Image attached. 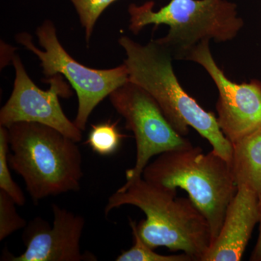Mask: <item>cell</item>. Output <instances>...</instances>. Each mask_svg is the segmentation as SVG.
I'll use <instances>...</instances> for the list:
<instances>
[{"label":"cell","mask_w":261,"mask_h":261,"mask_svg":"<svg viewBox=\"0 0 261 261\" xmlns=\"http://www.w3.org/2000/svg\"><path fill=\"white\" fill-rule=\"evenodd\" d=\"M177 190L152 185L140 177L126 182L108 199L106 216L115 208L139 207L146 219L137 224L139 236L151 248L167 247L203 261L213 243L208 221L189 198L177 197Z\"/></svg>","instance_id":"obj_1"},{"label":"cell","mask_w":261,"mask_h":261,"mask_svg":"<svg viewBox=\"0 0 261 261\" xmlns=\"http://www.w3.org/2000/svg\"><path fill=\"white\" fill-rule=\"evenodd\" d=\"M118 43L126 53L123 63L128 80L154 98L174 130L187 137L191 126L208 141L215 153L231 164L232 144L223 135L214 113L204 110L181 87L171 53L156 40L141 44L123 36Z\"/></svg>","instance_id":"obj_2"},{"label":"cell","mask_w":261,"mask_h":261,"mask_svg":"<svg viewBox=\"0 0 261 261\" xmlns=\"http://www.w3.org/2000/svg\"><path fill=\"white\" fill-rule=\"evenodd\" d=\"M7 128L10 167L23 178L34 202L80 190L84 172L78 142L41 123L18 122Z\"/></svg>","instance_id":"obj_3"},{"label":"cell","mask_w":261,"mask_h":261,"mask_svg":"<svg viewBox=\"0 0 261 261\" xmlns=\"http://www.w3.org/2000/svg\"><path fill=\"white\" fill-rule=\"evenodd\" d=\"M154 6L153 1L130 4L128 28L138 34L147 25H167L168 34L155 40L178 61L205 41H232L245 25L238 5L228 0H171L157 11Z\"/></svg>","instance_id":"obj_4"},{"label":"cell","mask_w":261,"mask_h":261,"mask_svg":"<svg viewBox=\"0 0 261 261\" xmlns=\"http://www.w3.org/2000/svg\"><path fill=\"white\" fill-rule=\"evenodd\" d=\"M142 177L157 186L185 190L208 221L214 243L238 191L231 163L213 150L205 153L192 145L160 154L147 164Z\"/></svg>","instance_id":"obj_5"},{"label":"cell","mask_w":261,"mask_h":261,"mask_svg":"<svg viewBox=\"0 0 261 261\" xmlns=\"http://www.w3.org/2000/svg\"><path fill=\"white\" fill-rule=\"evenodd\" d=\"M39 49L27 32L19 33L15 37L17 42L32 51L41 62L42 72L47 79L57 74L65 77L74 89L78 97V111L75 124L82 132L87 128L89 116L105 98L128 80L126 65L110 69L89 68L70 56L58 39L56 25L46 20L36 31Z\"/></svg>","instance_id":"obj_6"},{"label":"cell","mask_w":261,"mask_h":261,"mask_svg":"<svg viewBox=\"0 0 261 261\" xmlns=\"http://www.w3.org/2000/svg\"><path fill=\"white\" fill-rule=\"evenodd\" d=\"M109 99L135 138L136 162L133 168L126 171V182L142 177L153 156L192 146L190 140L170 124L154 98L137 84L128 81L115 89Z\"/></svg>","instance_id":"obj_7"},{"label":"cell","mask_w":261,"mask_h":261,"mask_svg":"<svg viewBox=\"0 0 261 261\" xmlns=\"http://www.w3.org/2000/svg\"><path fill=\"white\" fill-rule=\"evenodd\" d=\"M186 61L202 66L219 92L216 102L218 124L232 145L261 128V82L237 84L228 80L211 54L210 41L200 43Z\"/></svg>","instance_id":"obj_8"},{"label":"cell","mask_w":261,"mask_h":261,"mask_svg":"<svg viewBox=\"0 0 261 261\" xmlns=\"http://www.w3.org/2000/svg\"><path fill=\"white\" fill-rule=\"evenodd\" d=\"M15 77L11 95L0 111V126L8 127L18 122H33L56 128L75 142L82 140V130L71 121L61 107L59 96L68 97L70 91L63 76L48 79L50 87L42 90L27 73L18 56L12 58Z\"/></svg>","instance_id":"obj_9"},{"label":"cell","mask_w":261,"mask_h":261,"mask_svg":"<svg viewBox=\"0 0 261 261\" xmlns=\"http://www.w3.org/2000/svg\"><path fill=\"white\" fill-rule=\"evenodd\" d=\"M53 226L40 218L34 219L24 235L25 250L18 256L6 253L4 260L82 261L96 260L93 254L82 253L81 239L85 219L81 215L51 205Z\"/></svg>","instance_id":"obj_10"},{"label":"cell","mask_w":261,"mask_h":261,"mask_svg":"<svg viewBox=\"0 0 261 261\" xmlns=\"http://www.w3.org/2000/svg\"><path fill=\"white\" fill-rule=\"evenodd\" d=\"M259 221L258 195L247 187H238V191L228 206L219 236L203 261L241 260Z\"/></svg>","instance_id":"obj_11"},{"label":"cell","mask_w":261,"mask_h":261,"mask_svg":"<svg viewBox=\"0 0 261 261\" xmlns=\"http://www.w3.org/2000/svg\"><path fill=\"white\" fill-rule=\"evenodd\" d=\"M231 166L238 187L261 195V128L233 145Z\"/></svg>","instance_id":"obj_12"},{"label":"cell","mask_w":261,"mask_h":261,"mask_svg":"<svg viewBox=\"0 0 261 261\" xmlns=\"http://www.w3.org/2000/svg\"><path fill=\"white\" fill-rule=\"evenodd\" d=\"M117 124L118 121L112 123L108 121L92 125L86 143L88 144L94 152L100 155L115 153L121 140L126 137L118 130Z\"/></svg>","instance_id":"obj_13"},{"label":"cell","mask_w":261,"mask_h":261,"mask_svg":"<svg viewBox=\"0 0 261 261\" xmlns=\"http://www.w3.org/2000/svg\"><path fill=\"white\" fill-rule=\"evenodd\" d=\"M129 224L134 237L133 247L129 250L122 252L116 257L117 261H195L193 257L188 254L182 252L178 255H164L157 253L154 249L151 248L139 236L137 230V224L129 219Z\"/></svg>","instance_id":"obj_14"},{"label":"cell","mask_w":261,"mask_h":261,"mask_svg":"<svg viewBox=\"0 0 261 261\" xmlns=\"http://www.w3.org/2000/svg\"><path fill=\"white\" fill-rule=\"evenodd\" d=\"M9 150L8 128L0 126V190L8 194L17 205L23 206L25 203V195L10 173Z\"/></svg>","instance_id":"obj_15"},{"label":"cell","mask_w":261,"mask_h":261,"mask_svg":"<svg viewBox=\"0 0 261 261\" xmlns=\"http://www.w3.org/2000/svg\"><path fill=\"white\" fill-rule=\"evenodd\" d=\"M74 7L84 29L86 42L89 44L99 16L117 0H69Z\"/></svg>","instance_id":"obj_16"},{"label":"cell","mask_w":261,"mask_h":261,"mask_svg":"<svg viewBox=\"0 0 261 261\" xmlns=\"http://www.w3.org/2000/svg\"><path fill=\"white\" fill-rule=\"evenodd\" d=\"M16 205L8 194L0 190V241L27 227V221L18 214Z\"/></svg>","instance_id":"obj_17"},{"label":"cell","mask_w":261,"mask_h":261,"mask_svg":"<svg viewBox=\"0 0 261 261\" xmlns=\"http://www.w3.org/2000/svg\"><path fill=\"white\" fill-rule=\"evenodd\" d=\"M259 210H260V221H259V234L256 245L252 250L250 260L251 261H261V195H258Z\"/></svg>","instance_id":"obj_18"}]
</instances>
